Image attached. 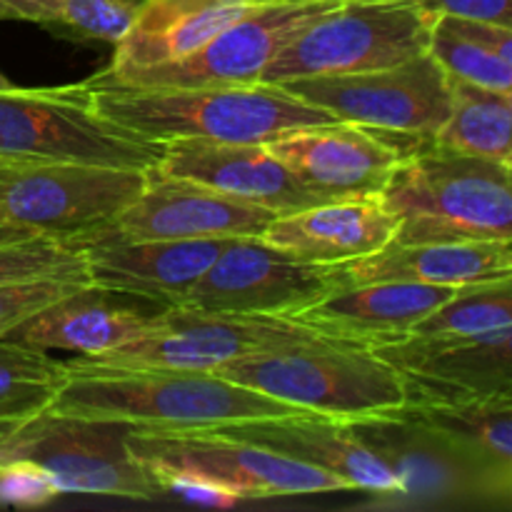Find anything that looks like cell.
Segmentation results:
<instances>
[{"mask_svg": "<svg viewBox=\"0 0 512 512\" xmlns=\"http://www.w3.org/2000/svg\"><path fill=\"white\" fill-rule=\"evenodd\" d=\"M65 365V363H63ZM50 410L145 430L223 428L308 413L205 370L68 368Z\"/></svg>", "mask_w": 512, "mask_h": 512, "instance_id": "1", "label": "cell"}, {"mask_svg": "<svg viewBox=\"0 0 512 512\" xmlns=\"http://www.w3.org/2000/svg\"><path fill=\"white\" fill-rule=\"evenodd\" d=\"M88 90L95 113L155 143L195 138L265 145L298 128L338 120L295 98L283 85L270 83L220 88L88 85Z\"/></svg>", "mask_w": 512, "mask_h": 512, "instance_id": "2", "label": "cell"}, {"mask_svg": "<svg viewBox=\"0 0 512 512\" xmlns=\"http://www.w3.org/2000/svg\"><path fill=\"white\" fill-rule=\"evenodd\" d=\"M395 215L390 243H512V168L428 145L400 160L380 190Z\"/></svg>", "mask_w": 512, "mask_h": 512, "instance_id": "3", "label": "cell"}, {"mask_svg": "<svg viewBox=\"0 0 512 512\" xmlns=\"http://www.w3.org/2000/svg\"><path fill=\"white\" fill-rule=\"evenodd\" d=\"M215 373L333 420L393 413L408 403L403 375L363 345L323 343L245 355Z\"/></svg>", "mask_w": 512, "mask_h": 512, "instance_id": "4", "label": "cell"}, {"mask_svg": "<svg viewBox=\"0 0 512 512\" xmlns=\"http://www.w3.org/2000/svg\"><path fill=\"white\" fill-rule=\"evenodd\" d=\"M163 143L95 113L88 85L0 90V160L150 170Z\"/></svg>", "mask_w": 512, "mask_h": 512, "instance_id": "5", "label": "cell"}, {"mask_svg": "<svg viewBox=\"0 0 512 512\" xmlns=\"http://www.w3.org/2000/svg\"><path fill=\"white\" fill-rule=\"evenodd\" d=\"M130 425L43 410L0 428V465L28 460L53 478L60 495H105L153 503L165 498L155 470L128 448Z\"/></svg>", "mask_w": 512, "mask_h": 512, "instance_id": "6", "label": "cell"}, {"mask_svg": "<svg viewBox=\"0 0 512 512\" xmlns=\"http://www.w3.org/2000/svg\"><path fill=\"white\" fill-rule=\"evenodd\" d=\"M433 20L415 0H340L270 60L260 83L395 68L428 53Z\"/></svg>", "mask_w": 512, "mask_h": 512, "instance_id": "7", "label": "cell"}, {"mask_svg": "<svg viewBox=\"0 0 512 512\" xmlns=\"http://www.w3.org/2000/svg\"><path fill=\"white\" fill-rule=\"evenodd\" d=\"M343 343L293 318L203 313L170 305L155 315L148 335L100 355H78L68 368L108 370H205L215 373L245 355L300 345Z\"/></svg>", "mask_w": 512, "mask_h": 512, "instance_id": "8", "label": "cell"}, {"mask_svg": "<svg viewBox=\"0 0 512 512\" xmlns=\"http://www.w3.org/2000/svg\"><path fill=\"white\" fill-rule=\"evenodd\" d=\"M145 183L148 170L0 160V223L78 243L113 228Z\"/></svg>", "mask_w": 512, "mask_h": 512, "instance_id": "9", "label": "cell"}, {"mask_svg": "<svg viewBox=\"0 0 512 512\" xmlns=\"http://www.w3.org/2000/svg\"><path fill=\"white\" fill-rule=\"evenodd\" d=\"M128 448L155 473L193 475L220 485L240 500L300 498L350 493L348 485L325 470L260 448L220 430L128 428Z\"/></svg>", "mask_w": 512, "mask_h": 512, "instance_id": "10", "label": "cell"}, {"mask_svg": "<svg viewBox=\"0 0 512 512\" xmlns=\"http://www.w3.org/2000/svg\"><path fill=\"white\" fill-rule=\"evenodd\" d=\"M343 423L400 480V495L385 508L510 510V490L500 488L405 405L393 413Z\"/></svg>", "mask_w": 512, "mask_h": 512, "instance_id": "11", "label": "cell"}, {"mask_svg": "<svg viewBox=\"0 0 512 512\" xmlns=\"http://www.w3.org/2000/svg\"><path fill=\"white\" fill-rule=\"evenodd\" d=\"M288 93L345 123L433 140L450 110L448 75L430 53L395 68L285 80Z\"/></svg>", "mask_w": 512, "mask_h": 512, "instance_id": "12", "label": "cell"}, {"mask_svg": "<svg viewBox=\"0 0 512 512\" xmlns=\"http://www.w3.org/2000/svg\"><path fill=\"white\" fill-rule=\"evenodd\" d=\"M338 288L333 268L303 263L263 238H233L178 308L293 318Z\"/></svg>", "mask_w": 512, "mask_h": 512, "instance_id": "13", "label": "cell"}, {"mask_svg": "<svg viewBox=\"0 0 512 512\" xmlns=\"http://www.w3.org/2000/svg\"><path fill=\"white\" fill-rule=\"evenodd\" d=\"M433 145L408 133H388L368 125H310L265 143L320 203L345 198H378L395 165Z\"/></svg>", "mask_w": 512, "mask_h": 512, "instance_id": "14", "label": "cell"}, {"mask_svg": "<svg viewBox=\"0 0 512 512\" xmlns=\"http://www.w3.org/2000/svg\"><path fill=\"white\" fill-rule=\"evenodd\" d=\"M340 0H308L253 8L220 30L203 48L175 63L138 70L120 80L88 85H128V88H220V85L260 83L270 60L313 20Z\"/></svg>", "mask_w": 512, "mask_h": 512, "instance_id": "15", "label": "cell"}, {"mask_svg": "<svg viewBox=\"0 0 512 512\" xmlns=\"http://www.w3.org/2000/svg\"><path fill=\"white\" fill-rule=\"evenodd\" d=\"M370 350L403 375L408 400L512 393V328L483 335H405Z\"/></svg>", "mask_w": 512, "mask_h": 512, "instance_id": "16", "label": "cell"}, {"mask_svg": "<svg viewBox=\"0 0 512 512\" xmlns=\"http://www.w3.org/2000/svg\"><path fill=\"white\" fill-rule=\"evenodd\" d=\"M230 240H125L105 230L78 245L90 285L170 308L183 303Z\"/></svg>", "mask_w": 512, "mask_h": 512, "instance_id": "17", "label": "cell"}, {"mask_svg": "<svg viewBox=\"0 0 512 512\" xmlns=\"http://www.w3.org/2000/svg\"><path fill=\"white\" fill-rule=\"evenodd\" d=\"M275 218L273 210L225 198L203 185L168 178L150 168L143 193L110 230L125 240L263 238Z\"/></svg>", "mask_w": 512, "mask_h": 512, "instance_id": "18", "label": "cell"}, {"mask_svg": "<svg viewBox=\"0 0 512 512\" xmlns=\"http://www.w3.org/2000/svg\"><path fill=\"white\" fill-rule=\"evenodd\" d=\"M155 170L168 178L203 185L225 198L273 210L275 215L320 203L265 145L168 140Z\"/></svg>", "mask_w": 512, "mask_h": 512, "instance_id": "19", "label": "cell"}, {"mask_svg": "<svg viewBox=\"0 0 512 512\" xmlns=\"http://www.w3.org/2000/svg\"><path fill=\"white\" fill-rule=\"evenodd\" d=\"M213 430L325 470L343 480L350 493L370 495L375 508H385L400 495V480L350 433L343 420L295 413L283 418L245 420Z\"/></svg>", "mask_w": 512, "mask_h": 512, "instance_id": "20", "label": "cell"}, {"mask_svg": "<svg viewBox=\"0 0 512 512\" xmlns=\"http://www.w3.org/2000/svg\"><path fill=\"white\" fill-rule=\"evenodd\" d=\"M460 293L450 285L378 280L338 288L293 315V320L350 345L393 343Z\"/></svg>", "mask_w": 512, "mask_h": 512, "instance_id": "21", "label": "cell"}, {"mask_svg": "<svg viewBox=\"0 0 512 512\" xmlns=\"http://www.w3.org/2000/svg\"><path fill=\"white\" fill-rule=\"evenodd\" d=\"M250 10L233 0H140L115 43L110 65L90 80L108 83L138 70L175 63L203 48L213 35Z\"/></svg>", "mask_w": 512, "mask_h": 512, "instance_id": "22", "label": "cell"}, {"mask_svg": "<svg viewBox=\"0 0 512 512\" xmlns=\"http://www.w3.org/2000/svg\"><path fill=\"white\" fill-rule=\"evenodd\" d=\"M395 228L398 220L380 198H345L278 215L263 240L303 263L333 268L378 253Z\"/></svg>", "mask_w": 512, "mask_h": 512, "instance_id": "23", "label": "cell"}, {"mask_svg": "<svg viewBox=\"0 0 512 512\" xmlns=\"http://www.w3.org/2000/svg\"><path fill=\"white\" fill-rule=\"evenodd\" d=\"M113 290L85 288L55 300L3 338L35 350H68L78 355H100L133 343L150 333L155 315L120 303Z\"/></svg>", "mask_w": 512, "mask_h": 512, "instance_id": "24", "label": "cell"}, {"mask_svg": "<svg viewBox=\"0 0 512 512\" xmlns=\"http://www.w3.org/2000/svg\"><path fill=\"white\" fill-rule=\"evenodd\" d=\"M333 273L340 288L378 280L465 288L512 278V243H388L378 253L333 265Z\"/></svg>", "mask_w": 512, "mask_h": 512, "instance_id": "25", "label": "cell"}, {"mask_svg": "<svg viewBox=\"0 0 512 512\" xmlns=\"http://www.w3.org/2000/svg\"><path fill=\"white\" fill-rule=\"evenodd\" d=\"M405 408L512 493V393L483 398H410Z\"/></svg>", "mask_w": 512, "mask_h": 512, "instance_id": "26", "label": "cell"}, {"mask_svg": "<svg viewBox=\"0 0 512 512\" xmlns=\"http://www.w3.org/2000/svg\"><path fill=\"white\" fill-rule=\"evenodd\" d=\"M450 110L433 143L512 168V93L448 78Z\"/></svg>", "mask_w": 512, "mask_h": 512, "instance_id": "27", "label": "cell"}, {"mask_svg": "<svg viewBox=\"0 0 512 512\" xmlns=\"http://www.w3.org/2000/svg\"><path fill=\"white\" fill-rule=\"evenodd\" d=\"M140 0H0V20L43 25L75 40L118 43Z\"/></svg>", "mask_w": 512, "mask_h": 512, "instance_id": "28", "label": "cell"}, {"mask_svg": "<svg viewBox=\"0 0 512 512\" xmlns=\"http://www.w3.org/2000/svg\"><path fill=\"white\" fill-rule=\"evenodd\" d=\"M65 378V365L45 350L0 338V428L48 410Z\"/></svg>", "mask_w": 512, "mask_h": 512, "instance_id": "29", "label": "cell"}, {"mask_svg": "<svg viewBox=\"0 0 512 512\" xmlns=\"http://www.w3.org/2000/svg\"><path fill=\"white\" fill-rule=\"evenodd\" d=\"M512 328V278L465 285L455 298L420 320L410 335H483Z\"/></svg>", "mask_w": 512, "mask_h": 512, "instance_id": "30", "label": "cell"}, {"mask_svg": "<svg viewBox=\"0 0 512 512\" xmlns=\"http://www.w3.org/2000/svg\"><path fill=\"white\" fill-rule=\"evenodd\" d=\"M428 53L433 55L435 63L443 68L448 78L483 85V88L498 90V93H512V60L463 38L440 18L433 20Z\"/></svg>", "mask_w": 512, "mask_h": 512, "instance_id": "31", "label": "cell"}, {"mask_svg": "<svg viewBox=\"0 0 512 512\" xmlns=\"http://www.w3.org/2000/svg\"><path fill=\"white\" fill-rule=\"evenodd\" d=\"M48 275H85L80 245L53 238H25L0 245V285Z\"/></svg>", "mask_w": 512, "mask_h": 512, "instance_id": "32", "label": "cell"}, {"mask_svg": "<svg viewBox=\"0 0 512 512\" xmlns=\"http://www.w3.org/2000/svg\"><path fill=\"white\" fill-rule=\"evenodd\" d=\"M90 285L85 275H48V278L20 280L0 285V338L18 328L55 300Z\"/></svg>", "mask_w": 512, "mask_h": 512, "instance_id": "33", "label": "cell"}, {"mask_svg": "<svg viewBox=\"0 0 512 512\" xmlns=\"http://www.w3.org/2000/svg\"><path fill=\"white\" fill-rule=\"evenodd\" d=\"M60 495L48 473L28 460H10L0 465V505L13 508H43Z\"/></svg>", "mask_w": 512, "mask_h": 512, "instance_id": "34", "label": "cell"}, {"mask_svg": "<svg viewBox=\"0 0 512 512\" xmlns=\"http://www.w3.org/2000/svg\"><path fill=\"white\" fill-rule=\"evenodd\" d=\"M425 13L433 18L450 15V18L483 20L512 28V0H415Z\"/></svg>", "mask_w": 512, "mask_h": 512, "instance_id": "35", "label": "cell"}, {"mask_svg": "<svg viewBox=\"0 0 512 512\" xmlns=\"http://www.w3.org/2000/svg\"><path fill=\"white\" fill-rule=\"evenodd\" d=\"M25 238H38V235H28L18 228H10V225L0 223V245L3 243H15V240H25Z\"/></svg>", "mask_w": 512, "mask_h": 512, "instance_id": "36", "label": "cell"}, {"mask_svg": "<svg viewBox=\"0 0 512 512\" xmlns=\"http://www.w3.org/2000/svg\"><path fill=\"white\" fill-rule=\"evenodd\" d=\"M233 3L248 5V8H268V5H278V3H290V0H233Z\"/></svg>", "mask_w": 512, "mask_h": 512, "instance_id": "37", "label": "cell"}, {"mask_svg": "<svg viewBox=\"0 0 512 512\" xmlns=\"http://www.w3.org/2000/svg\"><path fill=\"white\" fill-rule=\"evenodd\" d=\"M8 88H13V83H10V80L0 73V90H8Z\"/></svg>", "mask_w": 512, "mask_h": 512, "instance_id": "38", "label": "cell"}, {"mask_svg": "<svg viewBox=\"0 0 512 512\" xmlns=\"http://www.w3.org/2000/svg\"><path fill=\"white\" fill-rule=\"evenodd\" d=\"M290 3H308V0H290Z\"/></svg>", "mask_w": 512, "mask_h": 512, "instance_id": "39", "label": "cell"}]
</instances>
